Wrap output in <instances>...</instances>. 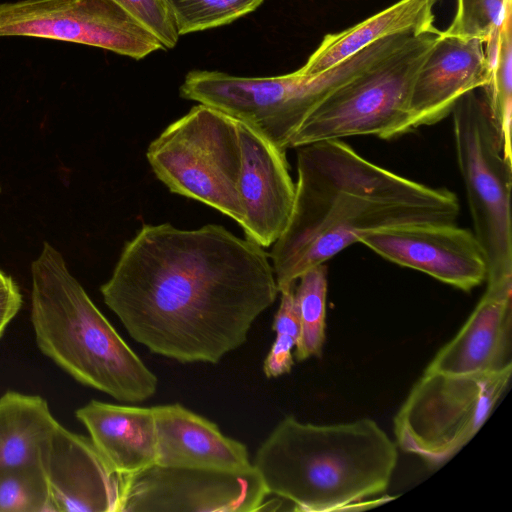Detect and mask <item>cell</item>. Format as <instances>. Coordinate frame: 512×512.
<instances>
[{"instance_id": "18", "label": "cell", "mask_w": 512, "mask_h": 512, "mask_svg": "<svg viewBox=\"0 0 512 512\" xmlns=\"http://www.w3.org/2000/svg\"><path fill=\"white\" fill-rule=\"evenodd\" d=\"M76 417L118 473L133 475L156 465L157 435L152 407L91 400L76 411Z\"/></svg>"}, {"instance_id": "15", "label": "cell", "mask_w": 512, "mask_h": 512, "mask_svg": "<svg viewBox=\"0 0 512 512\" xmlns=\"http://www.w3.org/2000/svg\"><path fill=\"white\" fill-rule=\"evenodd\" d=\"M489 78L482 41L441 35L414 82L407 133L443 120L464 95L485 87Z\"/></svg>"}, {"instance_id": "24", "label": "cell", "mask_w": 512, "mask_h": 512, "mask_svg": "<svg viewBox=\"0 0 512 512\" xmlns=\"http://www.w3.org/2000/svg\"><path fill=\"white\" fill-rule=\"evenodd\" d=\"M0 512H55L42 467L0 471Z\"/></svg>"}, {"instance_id": "11", "label": "cell", "mask_w": 512, "mask_h": 512, "mask_svg": "<svg viewBox=\"0 0 512 512\" xmlns=\"http://www.w3.org/2000/svg\"><path fill=\"white\" fill-rule=\"evenodd\" d=\"M270 496L256 469L154 465L125 476L121 512H254Z\"/></svg>"}, {"instance_id": "27", "label": "cell", "mask_w": 512, "mask_h": 512, "mask_svg": "<svg viewBox=\"0 0 512 512\" xmlns=\"http://www.w3.org/2000/svg\"><path fill=\"white\" fill-rule=\"evenodd\" d=\"M138 18L160 41L164 49L174 48L179 39L165 0H115Z\"/></svg>"}, {"instance_id": "6", "label": "cell", "mask_w": 512, "mask_h": 512, "mask_svg": "<svg viewBox=\"0 0 512 512\" xmlns=\"http://www.w3.org/2000/svg\"><path fill=\"white\" fill-rule=\"evenodd\" d=\"M146 157L171 192L242 223L238 191L241 149L235 119L199 103L149 144Z\"/></svg>"}, {"instance_id": "10", "label": "cell", "mask_w": 512, "mask_h": 512, "mask_svg": "<svg viewBox=\"0 0 512 512\" xmlns=\"http://www.w3.org/2000/svg\"><path fill=\"white\" fill-rule=\"evenodd\" d=\"M73 42L140 60L164 49L158 38L115 0H18L0 3V37Z\"/></svg>"}, {"instance_id": "3", "label": "cell", "mask_w": 512, "mask_h": 512, "mask_svg": "<svg viewBox=\"0 0 512 512\" xmlns=\"http://www.w3.org/2000/svg\"><path fill=\"white\" fill-rule=\"evenodd\" d=\"M397 460L396 444L372 419L317 425L287 416L252 465L269 495L294 511L324 512L385 491Z\"/></svg>"}, {"instance_id": "14", "label": "cell", "mask_w": 512, "mask_h": 512, "mask_svg": "<svg viewBox=\"0 0 512 512\" xmlns=\"http://www.w3.org/2000/svg\"><path fill=\"white\" fill-rule=\"evenodd\" d=\"M237 121V120H236ZM241 149L238 191L245 238L266 248L285 230L294 205L295 184L285 151L237 121Z\"/></svg>"}, {"instance_id": "25", "label": "cell", "mask_w": 512, "mask_h": 512, "mask_svg": "<svg viewBox=\"0 0 512 512\" xmlns=\"http://www.w3.org/2000/svg\"><path fill=\"white\" fill-rule=\"evenodd\" d=\"M511 0H457L456 12L443 37L478 39L484 44L503 26Z\"/></svg>"}, {"instance_id": "20", "label": "cell", "mask_w": 512, "mask_h": 512, "mask_svg": "<svg viewBox=\"0 0 512 512\" xmlns=\"http://www.w3.org/2000/svg\"><path fill=\"white\" fill-rule=\"evenodd\" d=\"M58 421L45 399L9 391L0 397V471L41 466Z\"/></svg>"}, {"instance_id": "28", "label": "cell", "mask_w": 512, "mask_h": 512, "mask_svg": "<svg viewBox=\"0 0 512 512\" xmlns=\"http://www.w3.org/2000/svg\"><path fill=\"white\" fill-rule=\"evenodd\" d=\"M22 305V295L17 284L9 277L0 287V337L6 326L16 316Z\"/></svg>"}, {"instance_id": "1", "label": "cell", "mask_w": 512, "mask_h": 512, "mask_svg": "<svg viewBox=\"0 0 512 512\" xmlns=\"http://www.w3.org/2000/svg\"><path fill=\"white\" fill-rule=\"evenodd\" d=\"M264 248L223 226L143 225L100 292L128 334L181 363H218L279 293Z\"/></svg>"}, {"instance_id": "13", "label": "cell", "mask_w": 512, "mask_h": 512, "mask_svg": "<svg viewBox=\"0 0 512 512\" xmlns=\"http://www.w3.org/2000/svg\"><path fill=\"white\" fill-rule=\"evenodd\" d=\"M41 466L55 512H121L125 476L114 470L90 437L59 424Z\"/></svg>"}, {"instance_id": "29", "label": "cell", "mask_w": 512, "mask_h": 512, "mask_svg": "<svg viewBox=\"0 0 512 512\" xmlns=\"http://www.w3.org/2000/svg\"><path fill=\"white\" fill-rule=\"evenodd\" d=\"M10 276H7L3 273V271L0 269V287L3 286L9 279Z\"/></svg>"}, {"instance_id": "17", "label": "cell", "mask_w": 512, "mask_h": 512, "mask_svg": "<svg viewBox=\"0 0 512 512\" xmlns=\"http://www.w3.org/2000/svg\"><path fill=\"white\" fill-rule=\"evenodd\" d=\"M157 435L156 465L246 471L253 468L245 444L179 403L153 406Z\"/></svg>"}, {"instance_id": "9", "label": "cell", "mask_w": 512, "mask_h": 512, "mask_svg": "<svg viewBox=\"0 0 512 512\" xmlns=\"http://www.w3.org/2000/svg\"><path fill=\"white\" fill-rule=\"evenodd\" d=\"M453 137L474 235L487 264L486 281L512 276V163L484 100L473 91L452 111Z\"/></svg>"}, {"instance_id": "5", "label": "cell", "mask_w": 512, "mask_h": 512, "mask_svg": "<svg viewBox=\"0 0 512 512\" xmlns=\"http://www.w3.org/2000/svg\"><path fill=\"white\" fill-rule=\"evenodd\" d=\"M385 56L382 45L373 43L313 77L296 71L273 77H241L195 70L186 75L180 95L220 110L286 152L297 130L321 102Z\"/></svg>"}, {"instance_id": "7", "label": "cell", "mask_w": 512, "mask_h": 512, "mask_svg": "<svg viewBox=\"0 0 512 512\" xmlns=\"http://www.w3.org/2000/svg\"><path fill=\"white\" fill-rule=\"evenodd\" d=\"M440 37L438 29L412 37L334 91L305 119L290 148L358 135L391 139L406 134L414 82Z\"/></svg>"}, {"instance_id": "22", "label": "cell", "mask_w": 512, "mask_h": 512, "mask_svg": "<svg viewBox=\"0 0 512 512\" xmlns=\"http://www.w3.org/2000/svg\"><path fill=\"white\" fill-rule=\"evenodd\" d=\"M294 290L295 304L299 319V338L295 346L298 361L312 356L319 357L325 340L327 267L316 265L298 278Z\"/></svg>"}, {"instance_id": "8", "label": "cell", "mask_w": 512, "mask_h": 512, "mask_svg": "<svg viewBox=\"0 0 512 512\" xmlns=\"http://www.w3.org/2000/svg\"><path fill=\"white\" fill-rule=\"evenodd\" d=\"M512 364L467 374L424 371L394 417L399 447L439 466L480 430L506 391Z\"/></svg>"}, {"instance_id": "4", "label": "cell", "mask_w": 512, "mask_h": 512, "mask_svg": "<svg viewBox=\"0 0 512 512\" xmlns=\"http://www.w3.org/2000/svg\"><path fill=\"white\" fill-rule=\"evenodd\" d=\"M31 322L41 352L79 383L127 403L153 396L157 376L96 307L62 254L45 242L31 264Z\"/></svg>"}, {"instance_id": "23", "label": "cell", "mask_w": 512, "mask_h": 512, "mask_svg": "<svg viewBox=\"0 0 512 512\" xmlns=\"http://www.w3.org/2000/svg\"><path fill=\"white\" fill-rule=\"evenodd\" d=\"M180 35L229 24L256 10L264 0H165Z\"/></svg>"}, {"instance_id": "19", "label": "cell", "mask_w": 512, "mask_h": 512, "mask_svg": "<svg viewBox=\"0 0 512 512\" xmlns=\"http://www.w3.org/2000/svg\"><path fill=\"white\" fill-rule=\"evenodd\" d=\"M435 3L436 0H399L354 26L326 34L296 72L306 77L317 76L381 39L434 31Z\"/></svg>"}, {"instance_id": "2", "label": "cell", "mask_w": 512, "mask_h": 512, "mask_svg": "<svg viewBox=\"0 0 512 512\" xmlns=\"http://www.w3.org/2000/svg\"><path fill=\"white\" fill-rule=\"evenodd\" d=\"M296 150L293 210L269 255L279 291L368 232L452 223L458 217L460 205L454 192L387 170L341 139L313 142Z\"/></svg>"}, {"instance_id": "12", "label": "cell", "mask_w": 512, "mask_h": 512, "mask_svg": "<svg viewBox=\"0 0 512 512\" xmlns=\"http://www.w3.org/2000/svg\"><path fill=\"white\" fill-rule=\"evenodd\" d=\"M359 242L390 262L463 291L486 280V258L479 241L454 222L389 227L368 232Z\"/></svg>"}, {"instance_id": "26", "label": "cell", "mask_w": 512, "mask_h": 512, "mask_svg": "<svg viewBox=\"0 0 512 512\" xmlns=\"http://www.w3.org/2000/svg\"><path fill=\"white\" fill-rule=\"evenodd\" d=\"M294 290L295 284L279 291L280 304L272 324L276 337L263 363V372L267 378L289 373L294 364L292 351L300 332Z\"/></svg>"}, {"instance_id": "21", "label": "cell", "mask_w": 512, "mask_h": 512, "mask_svg": "<svg viewBox=\"0 0 512 512\" xmlns=\"http://www.w3.org/2000/svg\"><path fill=\"white\" fill-rule=\"evenodd\" d=\"M490 78L485 87V99L490 119L498 132L505 158L512 162V37L511 10L502 28L484 44Z\"/></svg>"}, {"instance_id": "16", "label": "cell", "mask_w": 512, "mask_h": 512, "mask_svg": "<svg viewBox=\"0 0 512 512\" xmlns=\"http://www.w3.org/2000/svg\"><path fill=\"white\" fill-rule=\"evenodd\" d=\"M512 276L487 281L486 290L458 333L425 371L467 374L501 370L511 361Z\"/></svg>"}]
</instances>
